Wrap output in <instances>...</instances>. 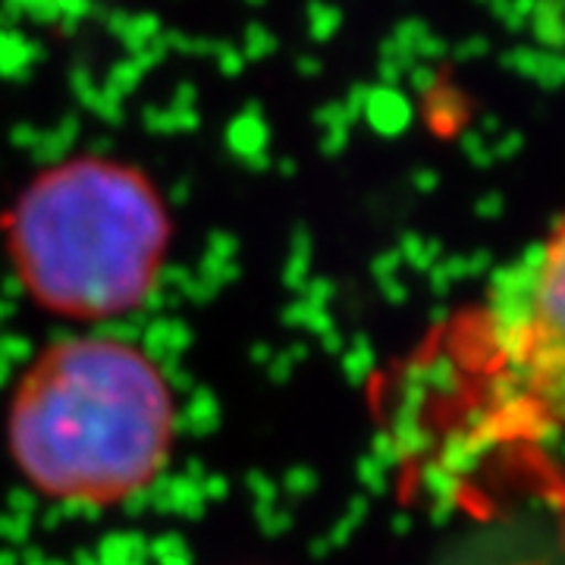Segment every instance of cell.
I'll return each mask as SVG.
<instances>
[{
  "mask_svg": "<svg viewBox=\"0 0 565 565\" xmlns=\"http://www.w3.org/2000/svg\"><path fill=\"white\" fill-rule=\"evenodd\" d=\"M403 422L440 471L565 424V221L408 362Z\"/></svg>",
  "mask_w": 565,
  "mask_h": 565,
  "instance_id": "6da1fadb",
  "label": "cell"
},
{
  "mask_svg": "<svg viewBox=\"0 0 565 565\" xmlns=\"http://www.w3.org/2000/svg\"><path fill=\"white\" fill-rule=\"evenodd\" d=\"M177 396L139 343L82 333L44 345L7 405V449L35 493L107 509L154 484L177 444Z\"/></svg>",
  "mask_w": 565,
  "mask_h": 565,
  "instance_id": "7a4b0ae2",
  "label": "cell"
},
{
  "mask_svg": "<svg viewBox=\"0 0 565 565\" xmlns=\"http://www.w3.org/2000/svg\"><path fill=\"white\" fill-rule=\"evenodd\" d=\"M3 248L22 292L66 321H110L151 299L173 245L167 199L139 163L73 154L7 207Z\"/></svg>",
  "mask_w": 565,
  "mask_h": 565,
  "instance_id": "3957f363",
  "label": "cell"
},
{
  "mask_svg": "<svg viewBox=\"0 0 565 565\" xmlns=\"http://www.w3.org/2000/svg\"><path fill=\"white\" fill-rule=\"evenodd\" d=\"M559 503H563V512H565V481L559 484Z\"/></svg>",
  "mask_w": 565,
  "mask_h": 565,
  "instance_id": "277c9868",
  "label": "cell"
}]
</instances>
